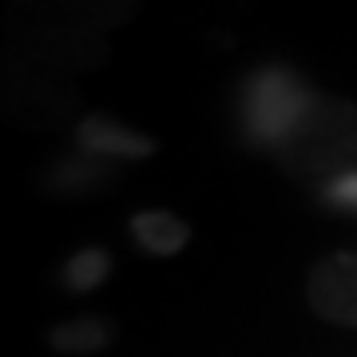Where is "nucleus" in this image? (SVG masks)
<instances>
[{"mask_svg":"<svg viewBox=\"0 0 357 357\" xmlns=\"http://www.w3.org/2000/svg\"><path fill=\"white\" fill-rule=\"evenodd\" d=\"M79 143L96 155H115V159H143V155L155 151V143L147 135H135V131L119 128L107 115H91L79 123Z\"/></svg>","mask_w":357,"mask_h":357,"instance_id":"obj_3","label":"nucleus"},{"mask_svg":"<svg viewBox=\"0 0 357 357\" xmlns=\"http://www.w3.org/2000/svg\"><path fill=\"white\" fill-rule=\"evenodd\" d=\"M306 302L318 318L357 330V255L354 250L321 258L318 266L310 270Z\"/></svg>","mask_w":357,"mask_h":357,"instance_id":"obj_2","label":"nucleus"},{"mask_svg":"<svg viewBox=\"0 0 357 357\" xmlns=\"http://www.w3.org/2000/svg\"><path fill=\"white\" fill-rule=\"evenodd\" d=\"M112 337V326L107 321H96V318H84V321H64L52 330V345L64 349V354H91V349H103Z\"/></svg>","mask_w":357,"mask_h":357,"instance_id":"obj_5","label":"nucleus"},{"mask_svg":"<svg viewBox=\"0 0 357 357\" xmlns=\"http://www.w3.org/2000/svg\"><path fill=\"white\" fill-rule=\"evenodd\" d=\"M131 234H135L139 246L151 250V255H175V250L187 246L191 227L178 215H171V211H143V215L131 218Z\"/></svg>","mask_w":357,"mask_h":357,"instance_id":"obj_4","label":"nucleus"},{"mask_svg":"<svg viewBox=\"0 0 357 357\" xmlns=\"http://www.w3.org/2000/svg\"><path fill=\"white\" fill-rule=\"evenodd\" d=\"M246 119L255 139L262 143H286L298 135L302 119H306V96L282 72H262L250 84V100H246Z\"/></svg>","mask_w":357,"mask_h":357,"instance_id":"obj_1","label":"nucleus"},{"mask_svg":"<svg viewBox=\"0 0 357 357\" xmlns=\"http://www.w3.org/2000/svg\"><path fill=\"white\" fill-rule=\"evenodd\" d=\"M68 286H76V290H91V286H100L107 278V255L103 250H84L79 258L68 262Z\"/></svg>","mask_w":357,"mask_h":357,"instance_id":"obj_6","label":"nucleus"},{"mask_svg":"<svg viewBox=\"0 0 357 357\" xmlns=\"http://www.w3.org/2000/svg\"><path fill=\"white\" fill-rule=\"evenodd\" d=\"M333 199H337V203H349V206H357V175H345V178H337V183H333Z\"/></svg>","mask_w":357,"mask_h":357,"instance_id":"obj_7","label":"nucleus"}]
</instances>
